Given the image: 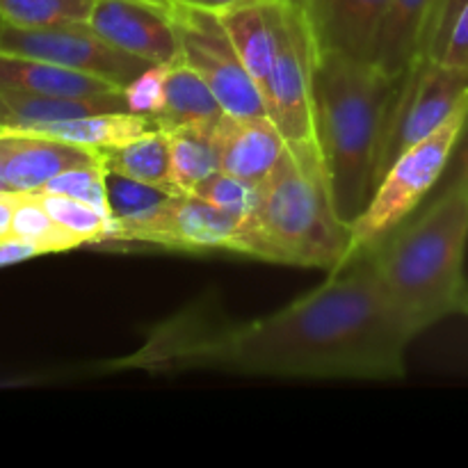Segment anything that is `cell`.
I'll list each match as a JSON object with an SVG mask.
<instances>
[{
  "label": "cell",
  "instance_id": "obj_1",
  "mask_svg": "<svg viewBox=\"0 0 468 468\" xmlns=\"http://www.w3.org/2000/svg\"><path fill=\"white\" fill-rule=\"evenodd\" d=\"M414 338L364 251L315 291L261 318L231 320L206 304L186 306L149 329L131 355L103 361L99 370L391 382L405 378Z\"/></svg>",
  "mask_w": 468,
  "mask_h": 468
},
{
  "label": "cell",
  "instance_id": "obj_2",
  "mask_svg": "<svg viewBox=\"0 0 468 468\" xmlns=\"http://www.w3.org/2000/svg\"><path fill=\"white\" fill-rule=\"evenodd\" d=\"M402 78L387 73L373 59L323 50L318 55L315 126L334 204L347 224L359 218L378 187L388 119Z\"/></svg>",
  "mask_w": 468,
  "mask_h": 468
},
{
  "label": "cell",
  "instance_id": "obj_3",
  "mask_svg": "<svg viewBox=\"0 0 468 468\" xmlns=\"http://www.w3.org/2000/svg\"><path fill=\"white\" fill-rule=\"evenodd\" d=\"M468 187L448 183L420 215H411L370 250L379 283L414 336L460 314L466 291Z\"/></svg>",
  "mask_w": 468,
  "mask_h": 468
},
{
  "label": "cell",
  "instance_id": "obj_4",
  "mask_svg": "<svg viewBox=\"0 0 468 468\" xmlns=\"http://www.w3.org/2000/svg\"><path fill=\"white\" fill-rule=\"evenodd\" d=\"M350 224L338 215L320 151L286 144L261 183V199L245 219L238 254L268 263L336 272L346 265Z\"/></svg>",
  "mask_w": 468,
  "mask_h": 468
},
{
  "label": "cell",
  "instance_id": "obj_5",
  "mask_svg": "<svg viewBox=\"0 0 468 468\" xmlns=\"http://www.w3.org/2000/svg\"><path fill=\"white\" fill-rule=\"evenodd\" d=\"M466 117L468 103L457 110L439 131L402 151L388 165L366 208L350 224L346 265L364 251L378 247L384 238L391 236L402 222H407L416 213V208L432 192L439 178L451 167Z\"/></svg>",
  "mask_w": 468,
  "mask_h": 468
},
{
  "label": "cell",
  "instance_id": "obj_6",
  "mask_svg": "<svg viewBox=\"0 0 468 468\" xmlns=\"http://www.w3.org/2000/svg\"><path fill=\"white\" fill-rule=\"evenodd\" d=\"M274 30L277 53L265 94L270 119L277 123L288 146L320 151L315 126V67L320 48L309 16L297 0L274 3Z\"/></svg>",
  "mask_w": 468,
  "mask_h": 468
},
{
  "label": "cell",
  "instance_id": "obj_7",
  "mask_svg": "<svg viewBox=\"0 0 468 468\" xmlns=\"http://www.w3.org/2000/svg\"><path fill=\"white\" fill-rule=\"evenodd\" d=\"M178 37V58L195 69L219 105L231 117H270L268 103L229 41L215 12L187 5H169Z\"/></svg>",
  "mask_w": 468,
  "mask_h": 468
},
{
  "label": "cell",
  "instance_id": "obj_8",
  "mask_svg": "<svg viewBox=\"0 0 468 468\" xmlns=\"http://www.w3.org/2000/svg\"><path fill=\"white\" fill-rule=\"evenodd\" d=\"M245 219L197 195H172L155 213L135 222H114L110 245H151L169 251L238 254Z\"/></svg>",
  "mask_w": 468,
  "mask_h": 468
},
{
  "label": "cell",
  "instance_id": "obj_9",
  "mask_svg": "<svg viewBox=\"0 0 468 468\" xmlns=\"http://www.w3.org/2000/svg\"><path fill=\"white\" fill-rule=\"evenodd\" d=\"M466 103L468 71L439 59H419L402 78L400 94L388 119L379 178L402 151L439 131Z\"/></svg>",
  "mask_w": 468,
  "mask_h": 468
},
{
  "label": "cell",
  "instance_id": "obj_10",
  "mask_svg": "<svg viewBox=\"0 0 468 468\" xmlns=\"http://www.w3.org/2000/svg\"><path fill=\"white\" fill-rule=\"evenodd\" d=\"M0 50L96 76L119 90L151 67L146 59L105 41L99 32L91 30L90 23L55 27H14L5 23L0 32Z\"/></svg>",
  "mask_w": 468,
  "mask_h": 468
},
{
  "label": "cell",
  "instance_id": "obj_11",
  "mask_svg": "<svg viewBox=\"0 0 468 468\" xmlns=\"http://www.w3.org/2000/svg\"><path fill=\"white\" fill-rule=\"evenodd\" d=\"M169 5L149 0H96L90 27L135 58L151 64L172 62L178 58V37L169 16Z\"/></svg>",
  "mask_w": 468,
  "mask_h": 468
},
{
  "label": "cell",
  "instance_id": "obj_12",
  "mask_svg": "<svg viewBox=\"0 0 468 468\" xmlns=\"http://www.w3.org/2000/svg\"><path fill=\"white\" fill-rule=\"evenodd\" d=\"M94 163H103V154L30 131L0 128V174L14 192H37L58 174Z\"/></svg>",
  "mask_w": 468,
  "mask_h": 468
},
{
  "label": "cell",
  "instance_id": "obj_13",
  "mask_svg": "<svg viewBox=\"0 0 468 468\" xmlns=\"http://www.w3.org/2000/svg\"><path fill=\"white\" fill-rule=\"evenodd\" d=\"M323 53L375 59L391 0H297Z\"/></svg>",
  "mask_w": 468,
  "mask_h": 468
},
{
  "label": "cell",
  "instance_id": "obj_14",
  "mask_svg": "<svg viewBox=\"0 0 468 468\" xmlns=\"http://www.w3.org/2000/svg\"><path fill=\"white\" fill-rule=\"evenodd\" d=\"M219 146V172L261 186L272 174L286 140L270 117H231L224 114L215 128Z\"/></svg>",
  "mask_w": 468,
  "mask_h": 468
},
{
  "label": "cell",
  "instance_id": "obj_15",
  "mask_svg": "<svg viewBox=\"0 0 468 468\" xmlns=\"http://www.w3.org/2000/svg\"><path fill=\"white\" fill-rule=\"evenodd\" d=\"M274 3L277 0H245L215 12L238 58L259 85L263 99L268 94L274 53H277Z\"/></svg>",
  "mask_w": 468,
  "mask_h": 468
},
{
  "label": "cell",
  "instance_id": "obj_16",
  "mask_svg": "<svg viewBox=\"0 0 468 468\" xmlns=\"http://www.w3.org/2000/svg\"><path fill=\"white\" fill-rule=\"evenodd\" d=\"M119 110H128L123 90L101 96H44L26 94V91H0V128H14V131L71 122V119L99 112H119Z\"/></svg>",
  "mask_w": 468,
  "mask_h": 468
},
{
  "label": "cell",
  "instance_id": "obj_17",
  "mask_svg": "<svg viewBox=\"0 0 468 468\" xmlns=\"http://www.w3.org/2000/svg\"><path fill=\"white\" fill-rule=\"evenodd\" d=\"M0 91L44 96H101L122 91L96 76L73 71L46 59L0 50Z\"/></svg>",
  "mask_w": 468,
  "mask_h": 468
},
{
  "label": "cell",
  "instance_id": "obj_18",
  "mask_svg": "<svg viewBox=\"0 0 468 468\" xmlns=\"http://www.w3.org/2000/svg\"><path fill=\"white\" fill-rule=\"evenodd\" d=\"M432 7L434 0H391L373 62L398 78L411 71L423 59L425 27Z\"/></svg>",
  "mask_w": 468,
  "mask_h": 468
},
{
  "label": "cell",
  "instance_id": "obj_19",
  "mask_svg": "<svg viewBox=\"0 0 468 468\" xmlns=\"http://www.w3.org/2000/svg\"><path fill=\"white\" fill-rule=\"evenodd\" d=\"M154 128L158 126H155V119L149 117V114L119 110V112H99L90 114V117L71 119V122L46 123V126L27 128V131L103 154V151L119 149V146L137 140V137L154 131Z\"/></svg>",
  "mask_w": 468,
  "mask_h": 468
},
{
  "label": "cell",
  "instance_id": "obj_20",
  "mask_svg": "<svg viewBox=\"0 0 468 468\" xmlns=\"http://www.w3.org/2000/svg\"><path fill=\"white\" fill-rule=\"evenodd\" d=\"M218 96L208 87V82L187 67L181 58L172 62L165 90L163 110L155 114V126L169 131L178 126H218L224 117Z\"/></svg>",
  "mask_w": 468,
  "mask_h": 468
},
{
  "label": "cell",
  "instance_id": "obj_21",
  "mask_svg": "<svg viewBox=\"0 0 468 468\" xmlns=\"http://www.w3.org/2000/svg\"><path fill=\"white\" fill-rule=\"evenodd\" d=\"M215 128L218 126H178L165 131L169 137L172 183L176 192L190 195L199 183L222 169Z\"/></svg>",
  "mask_w": 468,
  "mask_h": 468
},
{
  "label": "cell",
  "instance_id": "obj_22",
  "mask_svg": "<svg viewBox=\"0 0 468 468\" xmlns=\"http://www.w3.org/2000/svg\"><path fill=\"white\" fill-rule=\"evenodd\" d=\"M103 167L105 172L122 174V176L176 192L172 183L169 137L163 128H154L119 149L103 151Z\"/></svg>",
  "mask_w": 468,
  "mask_h": 468
},
{
  "label": "cell",
  "instance_id": "obj_23",
  "mask_svg": "<svg viewBox=\"0 0 468 468\" xmlns=\"http://www.w3.org/2000/svg\"><path fill=\"white\" fill-rule=\"evenodd\" d=\"M12 236L35 245L41 254H58L85 247L80 238L69 233L62 224L55 222L48 210L41 206L35 192H18L16 210H14Z\"/></svg>",
  "mask_w": 468,
  "mask_h": 468
},
{
  "label": "cell",
  "instance_id": "obj_24",
  "mask_svg": "<svg viewBox=\"0 0 468 468\" xmlns=\"http://www.w3.org/2000/svg\"><path fill=\"white\" fill-rule=\"evenodd\" d=\"M96 0H0V16L14 27L90 23Z\"/></svg>",
  "mask_w": 468,
  "mask_h": 468
},
{
  "label": "cell",
  "instance_id": "obj_25",
  "mask_svg": "<svg viewBox=\"0 0 468 468\" xmlns=\"http://www.w3.org/2000/svg\"><path fill=\"white\" fill-rule=\"evenodd\" d=\"M35 195L39 197L41 206L48 210L50 218L62 224L69 233L80 238L85 247H105L112 238L114 219L91 208L90 204H82V201L64 195H48V192H35Z\"/></svg>",
  "mask_w": 468,
  "mask_h": 468
},
{
  "label": "cell",
  "instance_id": "obj_26",
  "mask_svg": "<svg viewBox=\"0 0 468 468\" xmlns=\"http://www.w3.org/2000/svg\"><path fill=\"white\" fill-rule=\"evenodd\" d=\"M105 186H108V204L114 222H135V219L146 218L155 213L169 197L178 195V192L114 172H105Z\"/></svg>",
  "mask_w": 468,
  "mask_h": 468
},
{
  "label": "cell",
  "instance_id": "obj_27",
  "mask_svg": "<svg viewBox=\"0 0 468 468\" xmlns=\"http://www.w3.org/2000/svg\"><path fill=\"white\" fill-rule=\"evenodd\" d=\"M37 192L71 197V199L82 201V204H90L91 208L101 210L103 215L112 218V213H110V204H108V186H105L103 163L82 165V167L67 169V172L50 178V181Z\"/></svg>",
  "mask_w": 468,
  "mask_h": 468
},
{
  "label": "cell",
  "instance_id": "obj_28",
  "mask_svg": "<svg viewBox=\"0 0 468 468\" xmlns=\"http://www.w3.org/2000/svg\"><path fill=\"white\" fill-rule=\"evenodd\" d=\"M190 195L201 197L208 204L218 206V208L227 210V213L236 215V218L247 219L256 210L261 199V186L247 183L242 178L231 176L227 172H218L204 183L195 187Z\"/></svg>",
  "mask_w": 468,
  "mask_h": 468
},
{
  "label": "cell",
  "instance_id": "obj_29",
  "mask_svg": "<svg viewBox=\"0 0 468 468\" xmlns=\"http://www.w3.org/2000/svg\"><path fill=\"white\" fill-rule=\"evenodd\" d=\"M172 62L151 64V67H146L140 76H135L123 87V101H126L131 112L155 117L163 110L165 90H167V76L169 69H172Z\"/></svg>",
  "mask_w": 468,
  "mask_h": 468
},
{
  "label": "cell",
  "instance_id": "obj_30",
  "mask_svg": "<svg viewBox=\"0 0 468 468\" xmlns=\"http://www.w3.org/2000/svg\"><path fill=\"white\" fill-rule=\"evenodd\" d=\"M468 0H434L428 27H425L423 59H439L446 46L448 35Z\"/></svg>",
  "mask_w": 468,
  "mask_h": 468
},
{
  "label": "cell",
  "instance_id": "obj_31",
  "mask_svg": "<svg viewBox=\"0 0 468 468\" xmlns=\"http://www.w3.org/2000/svg\"><path fill=\"white\" fill-rule=\"evenodd\" d=\"M439 62L468 71V3L462 7L451 35H448V41L443 46V53L439 58Z\"/></svg>",
  "mask_w": 468,
  "mask_h": 468
},
{
  "label": "cell",
  "instance_id": "obj_32",
  "mask_svg": "<svg viewBox=\"0 0 468 468\" xmlns=\"http://www.w3.org/2000/svg\"><path fill=\"white\" fill-rule=\"evenodd\" d=\"M41 251L37 250L35 245L26 240H18V238H9V240L0 242V268L5 265H14V263H23L27 259H35L39 256Z\"/></svg>",
  "mask_w": 468,
  "mask_h": 468
},
{
  "label": "cell",
  "instance_id": "obj_33",
  "mask_svg": "<svg viewBox=\"0 0 468 468\" xmlns=\"http://www.w3.org/2000/svg\"><path fill=\"white\" fill-rule=\"evenodd\" d=\"M452 176L448 183H455V186L468 187V117L464 123V131H462L460 142L455 146V154H452Z\"/></svg>",
  "mask_w": 468,
  "mask_h": 468
},
{
  "label": "cell",
  "instance_id": "obj_34",
  "mask_svg": "<svg viewBox=\"0 0 468 468\" xmlns=\"http://www.w3.org/2000/svg\"><path fill=\"white\" fill-rule=\"evenodd\" d=\"M18 192H0V242L9 240L12 236V224H14V210H16Z\"/></svg>",
  "mask_w": 468,
  "mask_h": 468
},
{
  "label": "cell",
  "instance_id": "obj_35",
  "mask_svg": "<svg viewBox=\"0 0 468 468\" xmlns=\"http://www.w3.org/2000/svg\"><path fill=\"white\" fill-rule=\"evenodd\" d=\"M169 3L187 5V7H199V9H210V12H218V9L231 7V5L245 3V0H169Z\"/></svg>",
  "mask_w": 468,
  "mask_h": 468
},
{
  "label": "cell",
  "instance_id": "obj_36",
  "mask_svg": "<svg viewBox=\"0 0 468 468\" xmlns=\"http://www.w3.org/2000/svg\"><path fill=\"white\" fill-rule=\"evenodd\" d=\"M460 314L468 315V286H466L464 295H462V302H460Z\"/></svg>",
  "mask_w": 468,
  "mask_h": 468
},
{
  "label": "cell",
  "instance_id": "obj_37",
  "mask_svg": "<svg viewBox=\"0 0 468 468\" xmlns=\"http://www.w3.org/2000/svg\"><path fill=\"white\" fill-rule=\"evenodd\" d=\"M0 192H9V187H7V183H5L3 174H0Z\"/></svg>",
  "mask_w": 468,
  "mask_h": 468
},
{
  "label": "cell",
  "instance_id": "obj_38",
  "mask_svg": "<svg viewBox=\"0 0 468 468\" xmlns=\"http://www.w3.org/2000/svg\"><path fill=\"white\" fill-rule=\"evenodd\" d=\"M149 3H158V5H169V0H149Z\"/></svg>",
  "mask_w": 468,
  "mask_h": 468
},
{
  "label": "cell",
  "instance_id": "obj_39",
  "mask_svg": "<svg viewBox=\"0 0 468 468\" xmlns=\"http://www.w3.org/2000/svg\"><path fill=\"white\" fill-rule=\"evenodd\" d=\"M3 27H5V21H3V16H0V32H3Z\"/></svg>",
  "mask_w": 468,
  "mask_h": 468
}]
</instances>
